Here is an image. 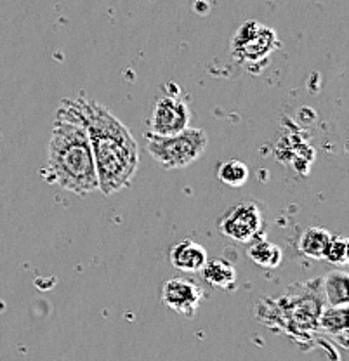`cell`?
<instances>
[{
  "instance_id": "cell-1",
  "label": "cell",
  "mask_w": 349,
  "mask_h": 361,
  "mask_svg": "<svg viewBox=\"0 0 349 361\" xmlns=\"http://www.w3.org/2000/svg\"><path fill=\"white\" fill-rule=\"evenodd\" d=\"M58 111L75 116L87 130L97 190L108 197L129 188L140 167V148L127 126L103 104L84 96L63 99Z\"/></svg>"
},
{
  "instance_id": "cell-2",
  "label": "cell",
  "mask_w": 349,
  "mask_h": 361,
  "mask_svg": "<svg viewBox=\"0 0 349 361\" xmlns=\"http://www.w3.org/2000/svg\"><path fill=\"white\" fill-rule=\"evenodd\" d=\"M47 176L51 183L78 197L97 190L87 130L75 116L56 113L47 148Z\"/></svg>"
},
{
  "instance_id": "cell-3",
  "label": "cell",
  "mask_w": 349,
  "mask_h": 361,
  "mask_svg": "<svg viewBox=\"0 0 349 361\" xmlns=\"http://www.w3.org/2000/svg\"><path fill=\"white\" fill-rule=\"evenodd\" d=\"M146 149L153 160L164 169H185L197 161L205 153L209 137L205 130L188 127L183 133L159 137V135L146 134Z\"/></svg>"
},
{
  "instance_id": "cell-4",
  "label": "cell",
  "mask_w": 349,
  "mask_h": 361,
  "mask_svg": "<svg viewBox=\"0 0 349 361\" xmlns=\"http://www.w3.org/2000/svg\"><path fill=\"white\" fill-rule=\"evenodd\" d=\"M301 290L288 292L281 299L278 306L283 311V326L295 336H307L318 329L324 306V293H322V280H313L310 283L299 285Z\"/></svg>"
},
{
  "instance_id": "cell-5",
  "label": "cell",
  "mask_w": 349,
  "mask_h": 361,
  "mask_svg": "<svg viewBox=\"0 0 349 361\" xmlns=\"http://www.w3.org/2000/svg\"><path fill=\"white\" fill-rule=\"evenodd\" d=\"M280 47L281 42L275 30L252 20L242 23L231 39L233 58L249 65L266 61Z\"/></svg>"
},
{
  "instance_id": "cell-6",
  "label": "cell",
  "mask_w": 349,
  "mask_h": 361,
  "mask_svg": "<svg viewBox=\"0 0 349 361\" xmlns=\"http://www.w3.org/2000/svg\"><path fill=\"white\" fill-rule=\"evenodd\" d=\"M264 228V212L256 202H240L233 205L217 223L223 236L238 243H249L259 238Z\"/></svg>"
},
{
  "instance_id": "cell-7",
  "label": "cell",
  "mask_w": 349,
  "mask_h": 361,
  "mask_svg": "<svg viewBox=\"0 0 349 361\" xmlns=\"http://www.w3.org/2000/svg\"><path fill=\"white\" fill-rule=\"evenodd\" d=\"M190 118L191 113L185 101L174 94H165L157 99L153 106L148 134L159 135V137L179 134L188 129Z\"/></svg>"
},
{
  "instance_id": "cell-8",
  "label": "cell",
  "mask_w": 349,
  "mask_h": 361,
  "mask_svg": "<svg viewBox=\"0 0 349 361\" xmlns=\"http://www.w3.org/2000/svg\"><path fill=\"white\" fill-rule=\"evenodd\" d=\"M202 299H204V290L200 285L186 278H171L162 285L164 306L186 318L197 314Z\"/></svg>"
},
{
  "instance_id": "cell-9",
  "label": "cell",
  "mask_w": 349,
  "mask_h": 361,
  "mask_svg": "<svg viewBox=\"0 0 349 361\" xmlns=\"http://www.w3.org/2000/svg\"><path fill=\"white\" fill-rule=\"evenodd\" d=\"M169 261L176 269L185 271V273H198V271L204 269L209 257L204 245H200L195 240L186 238L171 248Z\"/></svg>"
},
{
  "instance_id": "cell-10",
  "label": "cell",
  "mask_w": 349,
  "mask_h": 361,
  "mask_svg": "<svg viewBox=\"0 0 349 361\" xmlns=\"http://www.w3.org/2000/svg\"><path fill=\"white\" fill-rule=\"evenodd\" d=\"M349 274L346 271H330L322 278V293L326 306H348Z\"/></svg>"
},
{
  "instance_id": "cell-11",
  "label": "cell",
  "mask_w": 349,
  "mask_h": 361,
  "mask_svg": "<svg viewBox=\"0 0 349 361\" xmlns=\"http://www.w3.org/2000/svg\"><path fill=\"white\" fill-rule=\"evenodd\" d=\"M202 273H204V278L210 285L217 288H226V290L235 288L236 278H238L235 266L223 257L210 259V261L205 262Z\"/></svg>"
},
{
  "instance_id": "cell-12",
  "label": "cell",
  "mask_w": 349,
  "mask_h": 361,
  "mask_svg": "<svg viewBox=\"0 0 349 361\" xmlns=\"http://www.w3.org/2000/svg\"><path fill=\"white\" fill-rule=\"evenodd\" d=\"M318 329L329 336L343 338V345H346L348 334V306H326L318 318Z\"/></svg>"
},
{
  "instance_id": "cell-13",
  "label": "cell",
  "mask_w": 349,
  "mask_h": 361,
  "mask_svg": "<svg viewBox=\"0 0 349 361\" xmlns=\"http://www.w3.org/2000/svg\"><path fill=\"white\" fill-rule=\"evenodd\" d=\"M330 238H332V235L325 228H318V226L307 228L299 236V252L310 259H324Z\"/></svg>"
},
{
  "instance_id": "cell-14",
  "label": "cell",
  "mask_w": 349,
  "mask_h": 361,
  "mask_svg": "<svg viewBox=\"0 0 349 361\" xmlns=\"http://www.w3.org/2000/svg\"><path fill=\"white\" fill-rule=\"evenodd\" d=\"M247 257L257 264L259 268L266 269H275L278 268L281 262V250L278 245L268 242L264 238H256L252 242V245L247 250Z\"/></svg>"
},
{
  "instance_id": "cell-15",
  "label": "cell",
  "mask_w": 349,
  "mask_h": 361,
  "mask_svg": "<svg viewBox=\"0 0 349 361\" xmlns=\"http://www.w3.org/2000/svg\"><path fill=\"white\" fill-rule=\"evenodd\" d=\"M249 167L240 160H226L217 169V179L231 188H240L249 180Z\"/></svg>"
},
{
  "instance_id": "cell-16",
  "label": "cell",
  "mask_w": 349,
  "mask_h": 361,
  "mask_svg": "<svg viewBox=\"0 0 349 361\" xmlns=\"http://www.w3.org/2000/svg\"><path fill=\"white\" fill-rule=\"evenodd\" d=\"M348 248H349V243H348L346 236H343V235L333 236L332 235V238H330V242H329V247H326V250H325L324 259L333 266H346Z\"/></svg>"
}]
</instances>
